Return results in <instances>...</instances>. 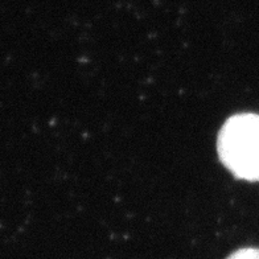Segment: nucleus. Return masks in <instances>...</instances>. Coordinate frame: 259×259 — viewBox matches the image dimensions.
<instances>
[{
    "mask_svg": "<svg viewBox=\"0 0 259 259\" xmlns=\"http://www.w3.org/2000/svg\"><path fill=\"white\" fill-rule=\"evenodd\" d=\"M217 152L235 178L259 181V114L241 113L228 118L219 131Z\"/></svg>",
    "mask_w": 259,
    "mask_h": 259,
    "instance_id": "1",
    "label": "nucleus"
},
{
    "mask_svg": "<svg viewBox=\"0 0 259 259\" xmlns=\"http://www.w3.org/2000/svg\"><path fill=\"white\" fill-rule=\"evenodd\" d=\"M226 259H259L258 247H242L235 250Z\"/></svg>",
    "mask_w": 259,
    "mask_h": 259,
    "instance_id": "2",
    "label": "nucleus"
}]
</instances>
